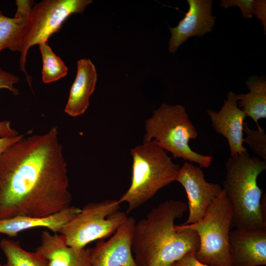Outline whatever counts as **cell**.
Returning a JSON list of instances; mask_svg holds the SVG:
<instances>
[{"label":"cell","instance_id":"cell-18","mask_svg":"<svg viewBox=\"0 0 266 266\" xmlns=\"http://www.w3.org/2000/svg\"><path fill=\"white\" fill-rule=\"evenodd\" d=\"M0 248L8 266H49L47 260L40 253L24 250L19 241L2 238Z\"/></svg>","mask_w":266,"mask_h":266},{"label":"cell","instance_id":"cell-28","mask_svg":"<svg viewBox=\"0 0 266 266\" xmlns=\"http://www.w3.org/2000/svg\"><path fill=\"white\" fill-rule=\"evenodd\" d=\"M0 266H8L6 264H4V265H2L0 263Z\"/></svg>","mask_w":266,"mask_h":266},{"label":"cell","instance_id":"cell-25","mask_svg":"<svg viewBox=\"0 0 266 266\" xmlns=\"http://www.w3.org/2000/svg\"><path fill=\"white\" fill-rule=\"evenodd\" d=\"M195 253L192 251L186 254L172 266H211L199 261L195 256Z\"/></svg>","mask_w":266,"mask_h":266},{"label":"cell","instance_id":"cell-26","mask_svg":"<svg viewBox=\"0 0 266 266\" xmlns=\"http://www.w3.org/2000/svg\"><path fill=\"white\" fill-rule=\"evenodd\" d=\"M19 134L18 132L11 128L10 121H0V137H12Z\"/></svg>","mask_w":266,"mask_h":266},{"label":"cell","instance_id":"cell-5","mask_svg":"<svg viewBox=\"0 0 266 266\" xmlns=\"http://www.w3.org/2000/svg\"><path fill=\"white\" fill-rule=\"evenodd\" d=\"M145 131L143 142L154 140L174 158H182L200 167L210 166L211 156L199 154L189 146L190 140L196 138L198 132L183 105L163 103L145 121Z\"/></svg>","mask_w":266,"mask_h":266},{"label":"cell","instance_id":"cell-4","mask_svg":"<svg viewBox=\"0 0 266 266\" xmlns=\"http://www.w3.org/2000/svg\"><path fill=\"white\" fill-rule=\"evenodd\" d=\"M131 183L118 200L128 204L127 213L153 198L160 189L175 181L180 167L158 143L143 142L131 149Z\"/></svg>","mask_w":266,"mask_h":266},{"label":"cell","instance_id":"cell-15","mask_svg":"<svg viewBox=\"0 0 266 266\" xmlns=\"http://www.w3.org/2000/svg\"><path fill=\"white\" fill-rule=\"evenodd\" d=\"M80 210L78 207L69 206L46 216L0 219V233L13 237L23 231L37 228H46L54 233H60L65 225Z\"/></svg>","mask_w":266,"mask_h":266},{"label":"cell","instance_id":"cell-11","mask_svg":"<svg viewBox=\"0 0 266 266\" xmlns=\"http://www.w3.org/2000/svg\"><path fill=\"white\" fill-rule=\"evenodd\" d=\"M229 251L232 266L266 265V227L230 231Z\"/></svg>","mask_w":266,"mask_h":266},{"label":"cell","instance_id":"cell-20","mask_svg":"<svg viewBox=\"0 0 266 266\" xmlns=\"http://www.w3.org/2000/svg\"><path fill=\"white\" fill-rule=\"evenodd\" d=\"M42 60V80L50 83L65 77L68 68L62 60L53 51L47 43L39 45Z\"/></svg>","mask_w":266,"mask_h":266},{"label":"cell","instance_id":"cell-24","mask_svg":"<svg viewBox=\"0 0 266 266\" xmlns=\"http://www.w3.org/2000/svg\"><path fill=\"white\" fill-rule=\"evenodd\" d=\"M253 14L261 20L266 33V1L265 0H254Z\"/></svg>","mask_w":266,"mask_h":266},{"label":"cell","instance_id":"cell-14","mask_svg":"<svg viewBox=\"0 0 266 266\" xmlns=\"http://www.w3.org/2000/svg\"><path fill=\"white\" fill-rule=\"evenodd\" d=\"M36 252L46 258L49 266H91L90 248L77 250L66 245L61 234L44 231Z\"/></svg>","mask_w":266,"mask_h":266},{"label":"cell","instance_id":"cell-23","mask_svg":"<svg viewBox=\"0 0 266 266\" xmlns=\"http://www.w3.org/2000/svg\"><path fill=\"white\" fill-rule=\"evenodd\" d=\"M19 81L18 77L5 71L0 67V89H7L14 95H17L19 94V91L14 87V85Z\"/></svg>","mask_w":266,"mask_h":266},{"label":"cell","instance_id":"cell-19","mask_svg":"<svg viewBox=\"0 0 266 266\" xmlns=\"http://www.w3.org/2000/svg\"><path fill=\"white\" fill-rule=\"evenodd\" d=\"M27 18L7 17L0 10V54L4 49L21 52L22 36Z\"/></svg>","mask_w":266,"mask_h":266},{"label":"cell","instance_id":"cell-1","mask_svg":"<svg viewBox=\"0 0 266 266\" xmlns=\"http://www.w3.org/2000/svg\"><path fill=\"white\" fill-rule=\"evenodd\" d=\"M57 127L24 137L0 156V219L43 217L70 206L67 163Z\"/></svg>","mask_w":266,"mask_h":266},{"label":"cell","instance_id":"cell-9","mask_svg":"<svg viewBox=\"0 0 266 266\" xmlns=\"http://www.w3.org/2000/svg\"><path fill=\"white\" fill-rule=\"evenodd\" d=\"M175 181L184 187L188 200L189 213L183 225H190L200 221L213 201L223 191L217 183L207 182L200 167L184 163L179 167Z\"/></svg>","mask_w":266,"mask_h":266},{"label":"cell","instance_id":"cell-10","mask_svg":"<svg viewBox=\"0 0 266 266\" xmlns=\"http://www.w3.org/2000/svg\"><path fill=\"white\" fill-rule=\"evenodd\" d=\"M135 222L128 217L108 240H99L90 248L91 266H136L132 250Z\"/></svg>","mask_w":266,"mask_h":266},{"label":"cell","instance_id":"cell-27","mask_svg":"<svg viewBox=\"0 0 266 266\" xmlns=\"http://www.w3.org/2000/svg\"><path fill=\"white\" fill-rule=\"evenodd\" d=\"M24 137L23 134L12 137H0V156L11 146Z\"/></svg>","mask_w":266,"mask_h":266},{"label":"cell","instance_id":"cell-3","mask_svg":"<svg viewBox=\"0 0 266 266\" xmlns=\"http://www.w3.org/2000/svg\"><path fill=\"white\" fill-rule=\"evenodd\" d=\"M223 190L233 208L232 227H266V200L258 186L259 174L266 169V161L250 156L247 151L231 156L226 163Z\"/></svg>","mask_w":266,"mask_h":266},{"label":"cell","instance_id":"cell-22","mask_svg":"<svg viewBox=\"0 0 266 266\" xmlns=\"http://www.w3.org/2000/svg\"><path fill=\"white\" fill-rule=\"evenodd\" d=\"M220 5L225 8L238 6L244 18H251L253 16L254 0H222Z\"/></svg>","mask_w":266,"mask_h":266},{"label":"cell","instance_id":"cell-13","mask_svg":"<svg viewBox=\"0 0 266 266\" xmlns=\"http://www.w3.org/2000/svg\"><path fill=\"white\" fill-rule=\"evenodd\" d=\"M189 9L177 26L169 27L171 38L169 51L175 53L189 38L201 37L210 33L214 25L215 17L212 14V0H187Z\"/></svg>","mask_w":266,"mask_h":266},{"label":"cell","instance_id":"cell-16","mask_svg":"<svg viewBox=\"0 0 266 266\" xmlns=\"http://www.w3.org/2000/svg\"><path fill=\"white\" fill-rule=\"evenodd\" d=\"M97 81V71L91 60L87 59L78 60L76 75L70 88L65 109L66 114L72 117H77L86 111Z\"/></svg>","mask_w":266,"mask_h":266},{"label":"cell","instance_id":"cell-2","mask_svg":"<svg viewBox=\"0 0 266 266\" xmlns=\"http://www.w3.org/2000/svg\"><path fill=\"white\" fill-rule=\"evenodd\" d=\"M187 210L185 202L168 200L135 222L132 250L136 266H172L186 254L199 249L197 233L174 223Z\"/></svg>","mask_w":266,"mask_h":266},{"label":"cell","instance_id":"cell-21","mask_svg":"<svg viewBox=\"0 0 266 266\" xmlns=\"http://www.w3.org/2000/svg\"><path fill=\"white\" fill-rule=\"evenodd\" d=\"M243 131L246 134L243 137V143H247L255 154L266 161V134L264 128L260 127L257 130H251L244 122Z\"/></svg>","mask_w":266,"mask_h":266},{"label":"cell","instance_id":"cell-6","mask_svg":"<svg viewBox=\"0 0 266 266\" xmlns=\"http://www.w3.org/2000/svg\"><path fill=\"white\" fill-rule=\"evenodd\" d=\"M233 216L231 203L223 190L200 221L181 225L199 235L200 247L195 253L199 261L211 266H232L229 247Z\"/></svg>","mask_w":266,"mask_h":266},{"label":"cell","instance_id":"cell-17","mask_svg":"<svg viewBox=\"0 0 266 266\" xmlns=\"http://www.w3.org/2000/svg\"><path fill=\"white\" fill-rule=\"evenodd\" d=\"M246 85L249 92L237 95V104L246 116L253 120L258 129L261 127L259 120L266 118V81L264 78L252 76Z\"/></svg>","mask_w":266,"mask_h":266},{"label":"cell","instance_id":"cell-7","mask_svg":"<svg viewBox=\"0 0 266 266\" xmlns=\"http://www.w3.org/2000/svg\"><path fill=\"white\" fill-rule=\"evenodd\" d=\"M121 203L119 200H106L86 204L60 233L66 245L80 250L93 241L111 235L128 217L119 211Z\"/></svg>","mask_w":266,"mask_h":266},{"label":"cell","instance_id":"cell-8","mask_svg":"<svg viewBox=\"0 0 266 266\" xmlns=\"http://www.w3.org/2000/svg\"><path fill=\"white\" fill-rule=\"evenodd\" d=\"M92 2L91 0H44L33 5L23 30L20 58V69L30 84L31 77L25 69L29 49L34 45L47 43L49 38L61 29L70 15L82 13Z\"/></svg>","mask_w":266,"mask_h":266},{"label":"cell","instance_id":"cell-12","mask_svg":"<svg viewBox=\"0 0 266 266\" xmlns=\"http://www.w3.org/2000/svg\"><path fill=\"white\" fill-rule=\"evenodd\" d=\"M237 95L230 91L227 99L218 111L208 109L213 128L216 132L225 137L228 142L231 156L247 151L243 146V128L245 113L238 107Z\"/></svg>","mask_w":266,"mask_h":266}]
</instances>
